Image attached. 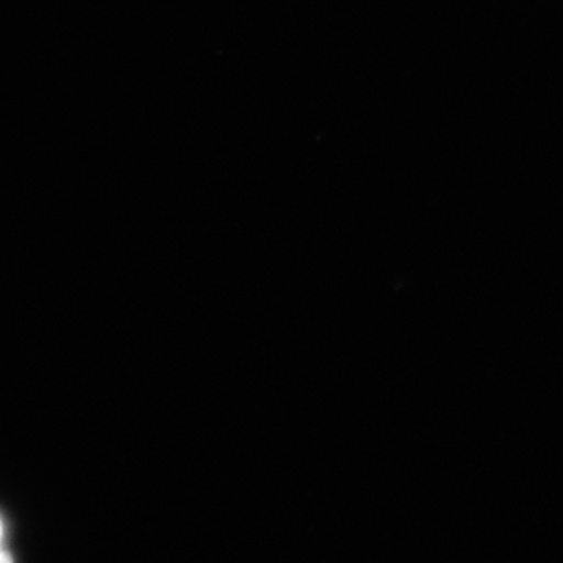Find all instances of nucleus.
<instances>
[{
	"label": "nucleus",
	"instance_id": "nucleus-1",
	"mask_svg": "<svg viewBox=\"0 0 563 563\" xmlns=\"http://www.w3.org/2000/svg\"><path fill=\"white\" fill-rule=\"evenodd\" d=\"M0 563H11L10 555L0 551Z\"/></svg>",
	"mask_w": 563,
	"mask_h": 563
},
{
	"label": "nucleus",
	"instance_id": "nucleus-2",
	"mask_svg": "<svg viewBox=\"0 0 563 563\" xmlns=\"http://www.w3.org/2000/svg\"><path fill=\"white\" fill-rule=\"evenodd\" d=\"M2 537H3V526H2V521H0V551H3L2 550Z\"/></svg>",
	"mask_w": 563,
	"mask_h": 563
}]
</instances>
